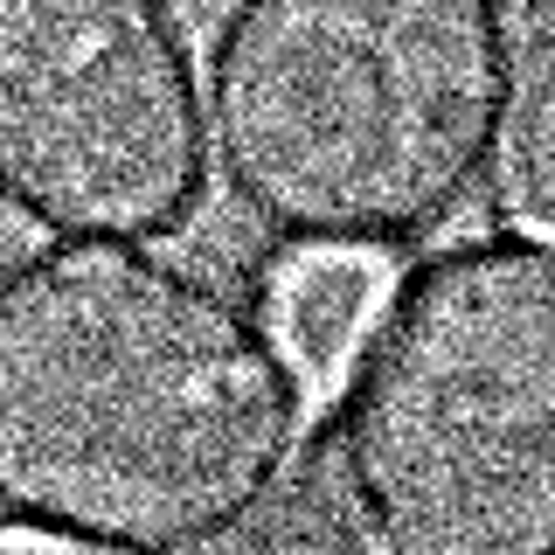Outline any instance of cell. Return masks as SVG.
Masks as SVG:
<instances>
[{
	"mask_svg": "<svg viewBox=\"0 0 555 555\" xmlns=\"http://www.w3.org/2000/svg\"><path fill=\"white\" fill-rule=\"evenodd\" d=\"M0 555H112V548H83V542H49V534H22V528H8V534H0Z\"/></svg>",
	"mask_w": 555,
	"mask_h": 555,
	"instance_id": "8992f818",
	"label": "cell"
},
{
	"mask_svg": "<svg viewBox=\"0 0 555 555\" xmlns=\"http://www.w3.org/2000/svg\"><path fill=\"white\" fill-rule=\"evenodd\" d=\"M382 299V257L361 250H292V264L271 285V326L292 347V361L306 382L340 375V361L354 354V340L369 334Z\"/></svg>",
	"mask_w": 555,
	"mask_h": 555,
	"instance_id": "5b68a950",
	"label": "cell"
},
{
	"mask_svg": "<svg viewBox=\"0 0 555 555\" xmlns=\"http://www.w3.org/2000/svg\"><path fill=\"white\" fill-rule=\"evenodd\" d=\"M334 500L361 555H555L542 230H479L382 285L340 361Z\"/></svg>",
	"mask_w": 555,
	"mask_h": 555,
	"instance_id": "3957f363",
	"label": "cell"
},
{
	"mask_svg": "<svg viewBox=\"0 0 555 555\" xmlns=\"http://www.w3.org/2000/svg\"><path fill=\"white\" fill-rule=\"evenodd\" d=\"M514 126L507 0H236L208 42V167L278 250L438 236L507 167Z\"/></svg>",
	"mask_w": 555,
	"mask_h": 555,
	"instance_id": "7a4b0ae2",
	"label": "cell"
},
{
	"mask_svg": "<svg viewBox=\"0 0 555 555\" xmlns=\"http://www.w3.org/2000/svg\"><path fill=\"white\" fill-rule=\"evenodd\" d=\"M312 382L230 278L146 243L0 264V528L216 555L285 493Z\"/></svg>",
	"mask_w": 555,
	"mask_h": 555,
	"instance_id": "6da1fadb",
	"label": "cell"
},
{
	"mask_svg": "<svg viewBox=\"0 0 555 555\" xmlns=\"http://www.w3.org/2000/svg\"><path fill=\"white\" fill-rule=\"evenodd\" d=\"M208 195L173 0H0V208L56 243H167Z\"/></svg>",
	"mask_w": 555,
	"mask_h": 555,
	"instance_id": "277c9868",
	"label": "cell"
}]
</instances>
